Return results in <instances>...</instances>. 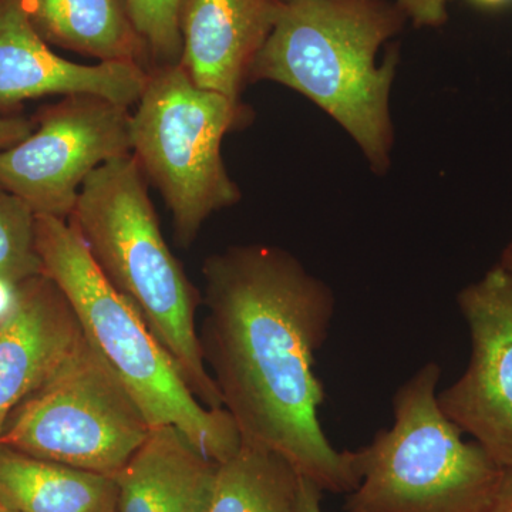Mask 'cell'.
Wrapping results in <instances>:
<instances>
[{"instance_id": "cell-3", "label": "cell", "mask_w": 512, "mask_h": 512, "mask_svg": "<svg viewBox=\"0 0 512 512\" xmlns=\"http://www.w3.org/2000/svg\"><path fill=\"white\" fill-rule=\"evenodd\" d=\"M147 184L133 154L113 158L84 181L67 221L104 278L173 357L192 394L208 409H224L195 323L201 292L168 248Z\"/></svg>"}, {"instance_id": "cell-11", "label": "cell", "mask_w": 512, "mask_h": 512, "mask_svg": "<svg viewBox=\"0 0 512 512\" xmlns=\"http://www.w3.org/2000/svg\"><path fill=\"white\" fill-rule=\"evenodd\" d=\"M86 343L69 299L46 275L16 286L0 316V439L10 414Z\"/></svg>"}, {"instance_id": "cell-9", "label": "cell", "mask_w": 512, "mask_h": 512, "mask_svg": "<svg viewBox=\"0 0 512 512\" xmlns=\"http://www.w3.org/2000/svg\"><path fill=\"white\" fill-rule=\"evenodd\" d=\"M471 355L466 372L437 394L448 419L512 468V275L495 265L457 296Z\"/></svg>"}, {"instance_id": "cell-16", "label": "cell", "mask_w": 512, "mask_h": 512, "mask_svg": "<svg viewBox=\"0 0 512 512\" xmlns=\"http://www.w3.org/2000/svg\"><path fill=\"white\" fill-rule=\"evenodd\" d=\"M302 478L278 453L241 444L218 467L208 512H299Z\"/></svg>"}, {"instance_id": "cell-10", "label": "cell", "mask_w": 512, "mask_h": 512, "mask_svg": "<svg viewBox=\"0 0 512 512\" xmlns=\"http://www.w3.org/2000/svg\"><path fill=\"white\" fill-rule=\"evenodd\" d=\"M148 70L136 63L80 64L56 55L30 23L23 0H0V114L25 101L90 94L131 107Z\"/></svg>"}, {"instance_id": "cell-27", "label": "cell", "mask_w": 512, "mask_h": 512, "mask_svg": "<svg viewBox=\"0 0 512 512\" xmlns=\"http://www.w3.org/2000/svg\"><path fill=\"white\" fill-rule=\"evenodd\" d=\"M0 512H2V511H0Z\"/></svg>"}, {"instance_id": "cell-2", "label": "cell", "mask_w": 512, "mask_h": 512, "mask_svg": "<svg viewBox=\"0 0 512 512\" xmlns=\"http://www.w3.org/2000/svg\"><path fill=\"white\" fill-rule=\"evenodd\" d=\"M406 20L392 0H293L256 56L249 83L303 94L356 141L376 174L387 173L399 50L392 47L380 64L376 57Z\"/></svg>"}, {"instance_id": "cell-18", "label": "cell", "mask_w": 512, "mask_h": 512, "mask_svg": "<svg viewBox=\"0 0 512 512\" xmlns=\"http://www.w3.org/2000/svg\"><path fill=\"white\" fill-rule=\"evenodd\" d=\"M131 19L146 42L151 66L178 64L183 40L178 29L180 0H127Z\"/></svg>"}, {"instance_id": "cell-8", "label": "cell", "mask_w": 512, "mask_h": 512, "mask_svg": "<svg viewBox=\"0 0 512 512\" xmlns=\"http://www.w3.org/2000/svg\"><path fill=\"white\" fill-rule=\"evenodd\" d=\"M130 153V107L90 94L66 96L40 110L30 136L0 151V187L36 215L69 220L89 175Z\"/></svg>"}, {"instance_id": "cell-17", "label": "cell", "mask_w": 512, "mask_h": 512, "mask_svg": "<svg viewBox=\"0 0 512 512\" xmlns=\"http://www.w3.org/2000/svg\"><path fill=\"white\" fill-rule=\"evenodd\" d=\"M43 275L36 248V214L0 187V281L12 286Z\"/></svg>"}, {"instance_id": "cell-14", "label": "cell", "mask_w": 512, "mask_h": 512, "mask_svg": "<svg viewBox=\"0 0 512 512\" xmlns=\"http://www.w3.org/2000/svg\"><path fill=\"white\" fill-rule=\"evenodd\" d=\"M23 5L47 45L100 62L151 67L150 53L134 26L127 0H23Z\"/></svg>"}, {"instance_id": "cell-7", "label": "cell", "mask_w": 512, "mask_h": 512, "mask_svg": "<svg viewBox=\"0 0 512 512\" xmlns=\"http://www.w3.org/2000/svg\"><path fill=\"white\" fill-rule=\"evenodd\" d=\"M153 427L100 353L84 343L13 410L0 443L116 477Z\"/></svg>"}, {"instance_id": "cell-6", "label": "cell", "mask_w": 512, "mask_h": 512, "mask_svg": "<svg viewBox=\"0 0 512 512\" xmlns=\"http://www.w3.org/2000/svg\"><path fill=\"white\" fill-rule=\"evenodd\" d=\"M136 106L131 154L173 215L177 244L188 248L212 214L241 200L221 147L247 123L248 109L198 87L180 63L151 66Z\"/></svg>"}, {"instance_id": "cell-1", "label": "cell", "mask_w": 512, "mask_h": 512, "mask_svg": "<svg viewBox=\"0 0 512 512\" xmlns=\"http://www.w3.org/2000/svg\"><path fill=\"white\" fill-rule=\"evenodd\" d=\"M202 357L242 444L286 458L323 493L360 483L355 451L330 443L316 353L335 316L332 288L274 245H237L202 265Z\"/></svg>"}, {"instance_id": "cell-12", "label": "cell", "mask_w": 512, "mask_h": 512, "mask_svg": "<svg viewBox=\"0 0 512 512\" xmlns=\"http://www.w3.org/2000/svg\"><path fill=\"white\" fill-rule=\"evenodd\" d=\"M282 8L276 0H180V64L192 82L241 101Z\"/></svg>"}, {"instance_id": "cell-4", "label": "cell", "mask_w": 512, "mask_h": 512, "mask_svg": "<svg viewBox=\"0 0 512 512\" xmlns=\"http://www.w3.org/2000/svg\"><path fill=\"white\" fill-rule=\"evenodd\" d=\"M36 248L43 275L62 289L87 342L123 383L150 426L177 427L215 463L234 456L242 440L231 414L208 409L192 394L173 357L137 309L94 264L76 228L67 220L36 215Z\"/></svg>"}, {"instance_id": "cell-21", "label": "cell", "mask_w": 512, "mask_h": 512, "mask_svg": "<svg viewBox=\"0 0 512 512\" xmlns=\"http://www.w3.org/2000/svg\"><path fill=\"white\" fill-rule=\"evenodd\" d=\"M481 512H512V468L504 470L493 500Z\"/></svg>"}, {"instance_id": "cell-19", "label": "cell", "mask_w": 512, "mask_h": 512, "mask_svg": "<svg viewBox=\"0 0 512 512\" xmlns=\"http://www.w3.org/2000/svg\"><path fill=\"white\" fill-rule=\"evenodd\" d=\"M416 28H440L447 22L451 0H392ZM483 8H501L510 0H471Z\"/></svg>"}, {"instance_id": "cell-26", "label": "cell", "mask_w": 512, "mask_h": 512, "mask_svg": "<svg viewBox=\"0 0 512 512\" xmlns=\"http://www.w3.org/2000/svg\"><path fill=\"white\" fill-rule=\"evenodd\" d=\"M0 511H2V512H10V511H6V510H2V508H0Z\"/></svg>"}, {"instance_id": "cell-23", "label": "cell", "mask_w": 512, "mask_h": 512, "mask_svg": "<svg viewBox=\"0 0 512 512\" xmlns=\"http://www.w3.org/2000/svg\"><path fill=\"white\" fill-rule=\"evenodd\" d=\"M16 286L5 284L0 281V316L3 315L12 303L13 293H15Z\"/></svg>"}, {"instance_id": "cell-24", "label": "cell", "mask_w": 512, "mask_h": 512, "mask_svg": "<svg viewBox=\"0 0 512 512\" xmlns=\"http://www.w3.org/2000/svg\"><path fill=\"white\" fill-rule=\"evenodd\" d=\"M498 265L503 266L505 271L512 275V238L511 241L508 242L507 247H505L503 252H501V258Z\"/></svg>"}, {"instance_id": "cell-25", "label": "cell", "mask_w": 512, "mask_h": 512, "mask_svg": "<svg viewBox=\"0 0 512 512\" xmlns=\"http://www.w3.org/2000/svg\"><path fill=\"white\" fill-rule=\"evenodd\" d=\"M276 2L281 3V5H288V3L293 2V0H276Z\"/></svg>"}, {"instance_id": "cell-15", "label": "cell", "mask_w": 512, "mask_h": 512, "mask_svg": "<svg viewBox=\"0 0 512 512\" xmlns=\"http://www.w3.org/2000/svg\"><path fill=\"white\" fill-rule=\"evenodd\" d=\"M116 477L43 460L0 443V508L10 512H114Z\"/></svg>"}, {"instance_id": "cell-5", "label": "cell", "mask_w": 512, "mask_h": 512, "mask_svg": "<svg viewBox=\"0 0 512 512\" xmlns=\"http://www.w3.org/2000/svg\"><path fill=\"white\" fill-rule=\"evenodd\" d=\"M441 367L427 363L393 397V426L355 451L360 483L346 512H481L503 478L441 410Z\"/></svg>"}, {"instance_id": "cell-20", "label": "cell", "mask_w": 512, "mask_h": 512, "mask_svg": "<svg viewBox=\"0 0 512 512\" xmlns=\"http://www.w3.org/2000/svg\"><path fill=\"white\" fill-rule=\"evenodd\" d=\"M36 121L19 114H0V151L13 147L35 131Z\"/></svg>"}, {"instance_id": "cell-13", "label": "cell", "mask_w": 512, "mask_h": 512, "mask_svg": "<svg viewBox=\"0 0 512 512\" xmlns=\"http://www.w3.org/2000/svg\"><path fill=\"white\" fill-rule=\"evenodd\" d=\"M218 467L177 427H153L116 476L114 512H208Z\"/></svg>"}, {"instance_id": "cell-22", "label": "cell", "mask_w": 512, "mask_h": 512, "mask_svg": "<svg viewBox=\"0 0 512 512\" xmlns=\"http://www.w3.org/2000/svg\"><path fill=\"white\" fill-rule=\"evenodd\" d=\"M322 495L318 485L312 483L308 478H302L301 503H299V512H323Z\"/></svg>"}]
</instances>
